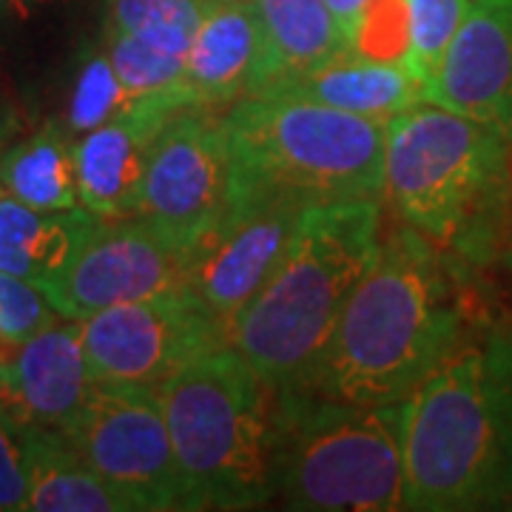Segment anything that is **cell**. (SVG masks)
Masks as SVG:
<instances>
[{"mask_svg":"<svg viewBox=\"0 0 512 512\" xmlns=\"http://www.w3.org/2000/svg\"><path fill=\"white\" fill-rule=\"evenodd\" d=\"M60 436L137 512L185 510L183 481L157 387L94 384L86 407Z\"/></svg>","mask_w":512,"mask_h":512,"instance_id":"obj_9","label":"cell"},{"mask_svg":"<svg viewBox=\"0 0 512 512\" xmlns=\"http://www.w3.org/2000/svg\"><path fill=\"white\" fill-rule=\"evenodd\" d=\"M3 3H12V6H20V3H32V0H3Z\"/></svg>","mask_w":512,"mask_h":512,"instance_id":"obj_30","label":"cell"},{"mask_svg":"<svg viewBox=\"0 0 512 512\" xmlns=\"http://www.w3.org/2000/svg\"><path fill=\"white\" fill-rule=\"evenodd\" d=\"M185 510H254L271 501L276 390L231 345L157 384Z\"/></svg>","mask_w":512,"mask_h":512,"instance_id":"obj_5","label":"cell"},{"mask_svg":"<svg viewBox=\"0 0 512 512\" xmlns=\"http://www.w3.org/2000/svg\"><path fill=\"white\" fill-rule=\"evenodd\" d=\"M180 109L185 106L174 100L146 97L74 140L77 197L86 211L103 220L134 217L140 211L154 140Z\"/></svg>","mask_w":512,"mask_h":512,"instance_id":"obj_15","label":"cell"},{"mask_svg":"<svg viewBox=\"0 0 512 512\" xmlns=\"http://www.w3.org/2000/svg\"><path fill=\"white\" fill-rule=\"evenodd\" d=\"M29 495L35 512H137L126 495L77 456L72 444L52 430H26Z\"/></svg>","mask_w":512,"mask_h":512,"instance_id":"obj_20","label":"cell"},{"mask_svg":"<svg viewBox=\"0 0 512 512\" xmlns=\"http://www.w3.org/2000/svg\"><path fill=\"white\" fill-rule=\"evenodd\" d=\"M271 493L288 510H404L402 402L356 404L308 387L276 390Z\"/></svg>","mask_w":512,"mask_h":512,"instance_id":"obj_6","label":"cell"},{"mask_svg":"<svg viewBox=\"0 0 512 512\" xmlns=\"http://www.w3.org/2000/svg\"><path fill=\"white\" fill-rule=\"evenodd\" d=\"M262 32V66L254 94L325 63L348 49L325 0H245Z\"/></svg>","mask_w":512,"mask_h":512,"instance_id":"obj_18","label":"cell"},{"mask_svg":"<svg viewBox=\"0 0 512 512\" xmlns=\"http://www.w3.org/2000/svg\"><path fill=\"white\" fill-rule=\"evenodd\" d=\"M60 319L46 293L35 282L0 271V333L23 345L37 330L49 328Z\"/></svg>","mask_w":512,"mask_h":512,"instance_id":"obj_25","label":"cell"},{"mask_svg":"<svg viewBox=\"0 0 512 512\" xmlns=\"http://www.w3.org/2000/svg\"><path fill=\"white\" fill-rule=\"evenodd\" d=\"M265 94L302 97L379 123H387L399 111L424 100L421 83L402 60L362 55L353 49L339 52L308 72L293 74Z\"/></svg>","mask_w":512,"mask_h":512,"instance_id":"obj_17","label":"cell"},{"mask_svg":"<svg viewBox=\"0 0 512 512\" xmlns=\"http://www.w3.org/2000/svg\"><path fill=\"white\" fill-rule=\"evenodd\" d=\"M325 3H328L333 20L339 23L348 49H353V40H356L359 29H362V20H365V15L370 12V6L376 0H325Z\"/></svg>","mask_w":512,"mask_h":512,"instance_id":"obj_27","label":"cell"},{"mask_svg":"<svg viewBox=\"0 0 512 512\" xmlns=\"http://www.w3.org/2000/svg\"><path fill=\"white\" fill-rule=\"evenodd\" d=\"M80 322L63 316L29 336L0 376V410L26 430L66 433L92 396Z\"/></svg>","mask_w":512,"mask_h":512,"instance_id":"obj_14","label":"cell"},{"mask_svg":"<svg viewBox=\"0 0 512 512\" xmlns=\"http://www.w3.org/2000/svg\"><path fill=\"white\" fill-rule=\"evenodd\" d=\"M316 202L288 194H248L234 202L214 234L202 239L185 285L225 325L271 276L305 211Z\"/></svg>","mask_w":512,"mask_h":512,"instance_id":"obj_12","label":"cell"},{"mask_svg":"<svg viewBox=\"0 0 512 512\" xmlns=\"http://www.w3.org/2000/svg\"><path fill=\"white\" fill-rule=\"evenodd\" d=\"M222 114L234 154V202L248 194L382 200L387 123L279 94H248Z\"/></svg>","mask_w":512,"mask_h":512,"instance_id":"obj_7","label":"cell"},{"mask_svg":"<svg viewBox=\"0 0 512 512\" xmlns=\"http://www.w3.org/2000/svg\"><path fill=\"white\" fill-rule=\"evenodd\" d=\"M512 134L419 100L387 120L382 200L447 254L484 256L510 205Z\"/></svg>","mask_w":512,"mask_h":512,"instance_id":"obj_4","label":"cell"},{"mask_svg":"<svg viewBox=\"0 0 512 512\" xmlns=\"http://www.w3.org/2000/svg\"><path fill=\"white\" fill-rule=\"evenodd\" d=\"M97 220L100 217L83 205L69 211H40L0 188V271L40 288L66 268Z\"/></svg>","mask_w":512,"mask_h":512,"instance_id":"obj_19","label":"cell"},{"mask_svg":"<svg viewBox=\"0 0 512 512\" xmlns=\"http://www.w3.org/2000/svg\"><path fill=\"white\" fill-rule=\"evenodd\" d=\"M77 322L92 382L111 387H157L202 353L228 345L225 325L188 285Z\"/></svg>","mask_w":512,"mask_h":512,"instance_id":"obj_8","label":"cell"},{"mask_svg":"<svg viewBox=\"0 0 512 512\" xmlns=\"http://www.w3.org/2000/svg\"><path fill=\"white\" fill-rule=\"evenodd\" d=\"M382 202L311 205L271 276L228 325V345L274 390L302 387L328 348L348 299L382 251Z\"/></svg>","mask_w":512,"mask_h":512,"instance_id":"obj_3","label":"cell"},{"mask_svg":"<svg viewBox=\"0 0 512 512\" xmlns=\"http://www.w3.org/2000/svg\"><path fill=\"white\" fill-rule=\"evenodd\" d=\"M507 265H510V271H512V245H510V254H507Z\"/></svg>","mask_w":512,"mask_h":512,"instance_id":"obj_31","label":"cell"},{"mask_svg":"<svg viewBox=\"0 0 512 512\" xmlns=\"http://www.w3.org/2000/svg\"><path fill=\"white\" fill-rule=\"evenodd\" d=\"M197 248L143 214L94 222L66 268L40 285L63 319L185 285Z\"/></svg>","mask_w":512,"mask_h":512,"instance_id":"obj_10","label":"cell"},{"mask_svg":"<svg viewBox=\"0 0 512 512\" xmlns=\"http://www.w3.org/2000/svg\"><path fill=\"white\" fill-rule=\"evenodd\" d=\"M0 188L40 211L80 205L72 131L43 126L0 154Z\"/></svg>","mask_w":512,"mask_h":512,"instance_id":"obj_21","label":"cell"},{"mask_svg":"<svg viewBox=\"0 0 512 512\" xmlns=\"http://www.w3.org/2000/svg\"><path fill=\"white\" fill-rule=\"evenodd\" d=\"M404 510L512 507V330L470 336L402 402Z\"/></svg>","mask_w":512,"mask_h":512,"instance_id":"obj_2","label":"cell"},{"mask_svg":"<svg viewBox=\"0 0 512 512\" xmlns=\"http://www.w3.org/2000/svg\"><path fill=\"white\" fill-rule=\"evenodd\" d=\"M424 100L512 134V0H470Z\"/></svg>","mask_w":512,"mask_h":512,"instance_id":"obj_13","label":"cell"},{"mask_svg":"<svg viewBox=\"0 0 512 512\" xmlns=\"http://www.w3.org/2000/svg\"><path fill=\"white\" fill-rule=\"evenodd\" d=\"M237 177L225 114L185 106L157 134L140 211L200 248L234 208Z\"/></svg>","mask_w":512,"mask_h":512,"instance_id":"obj_11","label":"cell"},{"mask_svg":"<svg viewBox=\"0 0 512 512\" xmlns=\"http://www.w3.org/2000/svg\"><path fill=\"white\" fill-rule=\"evenodd\" d=\"M18 126H20L18 109H15L12 97L6 94L3 83H0V143H3L9 134H15V131H18Z\"/></svg>","mask_w":512,"mask_h":512,"instance_id":"obj_28","label":"cell"},{"mask_svg":"<svg viewBox=\"0 0 512 512\" xmlns=\"http://www.w3.org/2000/svg\"><path fill=\"white\" fill-rule=\"evenodd\" d=\"M404 3V57L410 74L427 86L436 74L450 40L456 37L470 0H402Z\"/></svg>","mask_w":512,"mask_h":512,"instance_id":"obj_23","label":"cell"},{"mask_svg":"<svg viewBox=\"0 0 512 512\" xmlns=\"http://www.w3.org/2000/svg\"><path fill=\"white\" fill-rule=\"evenodd\" d=\"M444 254L399 222L302 387L342 402H404L467 339L464 296Z\"/></svg>","mask_w":512,"mask_h":512,"instance_id":"obj_1","label":"cell"},{"mask_svg":"<svg viewBox=\"0 0 512 512\" xmlns=\"http://www.w3.org/2000/svg\"><path fill=\"white\" fill-rule=\"evenodd\" d=\"M18 342H12V339H6L3 333H0V376H3V370H6V365L12 362V356L18 353Z\"/></svg>","mask_w":512,"mask_h":512,"instance_id":"obj_29","label":"cell"},{"mask_svg":"<svg viewBox=\"0 0 512 512\" xmlns=\"http://www.w3.org/2000/svg\"><path fill=\"white\" fill-rule=\"evenodd\" d=\"M29 495V450L18 421L0 410V512L26 510Z\"/></svg>","mask_w":512,"mask_h":512,"instance_id":"obj_26","label":"cell"},{"mask_svg":"<svg viewBox=\"0 0 512 512\" xmlns=\"http://www.w3.org/2000/svg\"><path fill=\"white\" fill-rule=\"evenodd\" d=\"M134 103L137 100L123 89V83L103 49L97 55L86 57L74 74L72 94H69V106H66V123H69V131L80 137V134L114 120L117 114L131 109Z\"/></svg>","mask_w":512,"mask_h":512,"instance_id":"obj_24","label":"cell"},{"mask_svg":"<svg viewBox=\"0 0 512 512\" xmlns=\"http://www.w3.org/2000/svg\"><path fill=\"white\" fill-rule=\"evenodd\" d=\"M211 0H109L106 35H123L185 60Z\"/></svg>","mask_w":512,"mask_h":512,"instance_id":"obj_22","label":"cell"},{"mask_svg":"<svg viewBox=\"0 0 512 512\" xmlns=\"http://www.w3.org/2000/svg\"><path fill=\"white\" fill-rule=\"evenodd\" d=\"M262 32L245 0H211L185 57V106L225 111L256 92Z\"/></svg>","mask_w":512,"mask_h":512,"instance_id":"obj_16","label":"cell"}]
</instances>
